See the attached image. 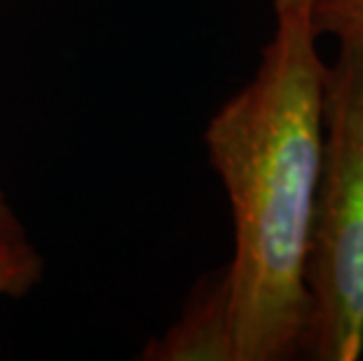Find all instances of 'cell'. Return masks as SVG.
<instances>
[{"instance_id": "6da1fadb", "label": "cell", "mask_w": 363, "mask_h": 361, "mask_svg": "<svg viewBox=\"0 0 363 361\" xmlns=\"http://www.w3.org/2000/svg\"><path fill=\"white\" fill-rule=\"evenodd\" d=\"M310 14H281L253 78L211 115L206 155L233 209L228 284L235 361L307 350L310 265L323 152V80Z\"/></svg>"}, {"instance_id": "7a4b0ae2", "label": "cell", "mask_w": 363, "mask_h": 361, "mask_svg": "<svg viewBox=\"0 0 363 361\" xmlns=\"http://www.w3.org/2000/svg\"><path fill=\"white\" fill-rule=\"evenodd\" d=\"M316 361L363 357V45L337 43L323 80V152L310 265Z\"/></svg>"}, {"instance_id": "3957f363", "label": "cell", "mask_w": 363, "mask_h": 361, "mask_svg": "<svg viewBox=\"0 0 363 361\" xmlns=\"http://www.w3.org/2000/svg\"><path fill=\"white\" fill-rule=\"evenodd\" d=\"M143 359L235 361L225 270L204 274L195 284L181 317L145 348Z\"/></svg>"}, {"instance_id": "277c9868", "label": "cell", "mask_w": 363, "mask_h": 361, "mask_svg": "<svg viewBox=\"0 0 363 361\" xmlns=\"http://www.w3.org/2000/svg\"><path fill=\"white\" fill-rule=\"evenodd\" d=\"M45 274V258L0 188V298H24Z\"/></svg>"}, {"instance_id": "5b68a950", "label": "cell", "mask_w": 363, "mask_h": 361, "mask_svg": "<svg viewBox=\"0 0 363 361\" xmlns=\"http://www.w3.org/2000/svg\"><path fill=\"white\" fill-rule=\"evenodd\" d=\"M310 21L316 35L363 45V0H319Z\"/></svg>"}, {"instance_id": "8992f818", "label": "cell", "mask_w": 363, "mask_h": 361, "mask_svg": "<svg viewBox=\"0 0 363 361\" xmlns=\"http://www.w3.org/2000/svg\"><path fill=\"white\" fill-rule=\"evenodd\" d=\"M316 3L319 0H274V12L277 17H281V14H312Z\"/></svg>"}]
</instances>
